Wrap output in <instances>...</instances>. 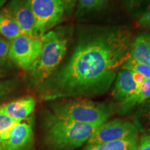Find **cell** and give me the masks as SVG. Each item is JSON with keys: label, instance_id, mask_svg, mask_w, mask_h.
<instances>
[{"label": "cell", "instance_id": "1", "mask_svg": "<svg viewBox=\"0 0 150 150\" xmlns=\"http://www.w3.org/2000/svg\"><path fill=\"white\" fill-rule=\"evenodd\" d=\"M133 42L132 33L124 27H85L69 59L36 89L38 96L48 102L104 95L130 58Z\"/></svg>", "mask_w": 150, "mask_h": 150}, {"label": "cell", "instance_id": "2", "mask_svg": "<svg viewBox=\"0 0 150 150\" xmlns=\"http://www.w3.org/2000/svg\"><path fill=\"white\" fill-rule=\"evenodd\" d=\"M99 125L62 119L45 110L42 117V142L45 150H74L86 143Z\"/></svg>", "mask_w": 150, "mask_h": 150}, {"label": "cell", "instance_id": "3", "mask_svg": "<svg viewBox=\"0 0 150 150\" xmlns=\"http://www.w3.org/2000/svg\"><path fill=\"white\" fill-rule=\"evenodd\" d=\"M40 38L42 51L28 70L29 87L36 89L55 72L67 48V36L62 31H49Z\"/></svg>", "mask_w": 150, "mask_h": 150}, {"label": "cell", "instance_id": "4", "mask_svg": "<svg viewBox=\"0 0 150 150\" xmlns=\"http://www.w3.org/2000/svg\"><path fill=\"white\" fill-rule=\"evenodd\" d=\"M49 110L57 117L67 120L101 125L112 115L115 107L107 103L74 98L54 100L50 105Z\"/></svg>", "mask_w": 150, "mask_h": 150}, {"label": "cell", "instance_id": "5", "mask_svg": "<svg viewBox=\"0 0 150 150\" xmlns=\"http://www.w3.org/2000/svg\"><path fill=\"white\" fill-rule=\"evenodd\" d=\"M42 47L40 36L22 34L11 42L8 58L16 66L28 71L40 56Z\"/></svg>", "mask_w": 150, "mask_h": 150}, {"label": "cell", "instance_id": "6", "mask_svg": "<svg viewBox=\"0 0 150 150\" xmlns=\"http://www.w3.org/2000/svg\"><path fill=\"white\" fill-rule=\"evenodd\" d=\"M138 133L139 131L134 122L116 118L99 125L86 144L93 145L137 138Z\"/></svg>", "mask_w": 150, "mask_h": 150}, {"label": "cell", "instance_id": "7", "mask_svg": "<svg viewBox=\"0 0 150 150\" xmlns=\"http://www.w3.org/2000/svg\"><path fill=\"white\" fill-rule=\"evenodd\" d=\"M31 3L37 36H40L61 22L64 16L61 0H31Z\"/></svg>", "mask_w": 150, "mask_h": 150}, {"label": "cell", "instance_id": "8", "mask_svg": "<svg viewBox=\"0 0 150 150\" xmlns=\"http://www.w3.org/2000/svg\"><path fill=\"white\" fill-rule=\"evenodd\" d=\"M0 150H35L31 118L21 121L0 134Z\"/></svg>", "mask_w": 150, "mask_h": 150}, {"label": "cell", "instance_id": "9", "mask_svg": "<svg viewBox=\"0 0 150 150\" xmlns=\"http://www.w3.org/2000/svg\"><path fill=\"white\" fill-rule=\"evenodd\" d=\"M1 11L12 17L20 26L22 33L28 36L35 34V20L31 0H10Z\"/></svg>", "mask_w": 150, "mask_h": 150}, {"label": "cell", "instance_id": "10", "mask_svg": "<svg viewBox=\"0 0 150 150\" xmlns=\"http://www.w3.org/2000/svg\"><path fill=\"white\" fill-rule=\"evenodd\" d=\"M35 99L27 96L0 105V113L22 121L27 119L35 109Z\"/></svg>", "mask_w": 150, "mask_h": 150}, {"label": "cell", "instance_id": "11", "mask_svg": "<svg viewBox=\"0 0 150 150\" xmlns=\"http://www.w3.org/2000/svg\"><path fill=\"white\" fill-rule=\"evenodd\" d=\"M150 98V78L140 84L137 91L130 96L118 102L115 111L120 115H126L132 112L147 99Z\"/></svg>", "mask_w": 150, "mask_h": 150}, {"label": "cell", "instance_id": "12", "mask_svg": "<svg viewBox=\"0 0 150 150\" xmlns=\"http://www.w3.org/2000/svg\"><path fill=\"white\" fill-rule=\"evenodd\" d=\"M139 85L135 81L131 71L122 70L117 72L112 96L117 102L130 96L137 91Z\"/></svg>", "mask_w": 150, "mask_h": 150}, {"label": "cell", "instance_id": "13", "mask_svg": "<svg viewBox=\"0 0 150 150\" xmlns=\"http://www.w3.org/2000/svg\"><path fill=\"white\" fill-rule=\"evenodd\" d=\"M150 34H142L138 36L132 43L129 59L141 64L150 66V56L148 44Z\"/></svg>", "mask_w": 150, "mask_h": 150}, {"label": "cell", "instance_id": "14", "mask_svg": "<svg viewBox=\"0 0 150 150\" xmlns=\"http://www.w3.org/2000/svg\"><path fill=\"white\" fill-rule=\"evenodd\" d=\"M132 119L139 132L143 135L150 134V98L133 111Z\"/></svg>", "mask_w": 150, "mask_h": 150}, {"label": "cell", "instance_id": "15", "mask_svg": "<svg viewBox=\"0 0 150 150\" xmlns=\"http://www.w3.org/2000/svg\"><path fill=\"white\" fill-rule=\"evenodd\" d=\"M138 143L139 140L137 137L115 142L86 145L81 150H136Z\"/></svg>", "mask_w": 150, "mask_h": 150}, {"label": "cell", "instance_id": "16", "mask_svg": "<svg viewBox=\"0 0 150 150\" xmlns=\"http://www.w3.org/2000/svg\"><path fill=\"white\" fill-rule=\"evenodd\" d=\"M0 35L10 42L22 35L18 22L1 11L0 12Z\"/></svg>", "mask_w": 150, "mask_h": 150}, {"label": "cell", "instance_id": "17", "mask_svg": "<svg viewBox=\"0 0 150 150\" xmlns=\"http://www.w3.org/2000/svg\"><path fill=\"white\" fill-rule=\"evenodd\" d=\"M110 0H78L76 15L82 16L104 8Z\"/></svg>", "mask_w": 150, "mask_h": 150}, {"label": "cell", "instance_id": "18", "mask_svg": "<svg viewBox=\"0 0 150 150\" xmlns=\"http://www.w3.org/2000/svg\"><path fill=\"white\" fill-rule=\"evenodd\" d=\"M121 69L138 73V74L142 75L145 79L150 78V66L138 63L130 59H129L124 63Z\"/></svg>", "mask_w": 150, "mask_h": 150}, {"label": "cell", "instance_id": "19", "mask_svg": "<svg viewBox=\"0 0 150 150\" xmlns=\"http://www.w3.org/2000/svg\"><path fill=\"white\" fill-rule=\"evenodd\" d=\"M17 87L16 79L0 80V102L8 97Z\"/></svg>", "mask_w": 150, "mask_h": 150}, {"label": "cell", "instance_id": "20", "mask_svg": "<svg viewBox=\"0 0 150 150\" xmlns=\"http://www.w3.org/2000/svg\"><path fill=\"white\" fill-rule=\"evenodd\" d=\"M21 121L9 117L8 115L0 113V134L4 131L12 128L16 124L20 122Z\"/></svg>", "mask_w": 150, "mask_h": 150}, {"label": "cell", "instance_id": "21", "mask_svg": "<svg viewBox=\"0 0 150 150\" xmlns=\"http://www.w3.org/2000/svg\"><path fill=\"white\" fill-rule=\"evenodd\" d=\"M147 0H122V1L129 11L133 13L138 12L143 6Z\"/></svg>", "mask_w": 150, "mask_h": 150}, {"label": "cell", "instance_id": "22", "mask_svg": "<svg viewBox=\"0 0 150 150\" xmlns=\"http://www.w3.org/2000/svg\"><path fill=\"white\" fill-rule=\"evenodd\" d=\"M11 42L0 37V61H4L8 57Z\"/></svg>", "mask_w": 150, "mask_h": 150}, {"label": "cell", "instance_id": "23", "mask_svg": "<svg viewBox=\"0 0 150 150\" xmlns=\"http://www.w3.org/2000/svg\"><path fill=\"white\" fill-rule=\"evenodd\" d=\"M61 1L63 4L64 14L67 16H72L77 5L78 0H61Z\"/></svg>", "mask_w": 150, "mask_h": 150}, {"label": "cell", "instance_id": "24", "mask_svg": "<svg viewBox=\"0 0 150 150\" xmlns=\"http://www.w3.org/2000/svg\"><path fill=\"white\" fill-rule=\"evenodd\" d=\"M137 25L142 29H150V8L145 11L138 18Z\"/></svg>", "mask_w": 150, "mask_h": 150}, {"label": "cell", "instance_id": "25", "mask_svg": "<svg viewBox=\"0 0 150 150\" xmlns=\"http://www.w3.org/2000/svg\"><path fill=\"white\" fill-rule=\"evenodd\" d=\"M13 72V65L7 61H0V79L8 76Z\"/></svg>", "mask_w": 150, "mask_h": 150}, {"label": "cell", "instance_id": "26", "mask_svg": "<svg viewBox=\"0 0 150 150\" xmlns=\"http://www.w3.org/2000/svg\"><path fill=\"white\" fill-rule=\"evenodd\" d=\"M136 150H150V141L143 135L140 138V142Z\"/></svg>", "mask_w": 150, "mask_h": 150}, {"label": "cell", "instance_id": "27", "mask_svg": "<svg viewBox=\"0 0 150 150\" xmlns=\"http://www.w3.org/2000/svg\"><path fill=\"white\" fill-rule=\"evenodd\" d=\"M133 75H134V79L135 81H136L139 86L140 85V84H142V83H143V82L145 81L146 79H145L143 76H142V75L138 74V73L133 72Z\"/></svg>", "mask_w": 150, "mask_h": 150}, {"label": "cell", "instance_id": "28", "mask_svg": "<svg viewBox=\"0 0 150 150\" xmlns=\"http://www.w3.org/2000/svg\"><path fill=\"white\" fill-rule=\"evenodd\" d=\"M8 0H0V8H3L5 4L8 1Z\"/></svg>", "mask_w": 150, "mask_h": 150}, {"label": "cell", "instance_id": "29", "mask_svg": "<svg viewBox=\"0 0 150 150\" xmlns=\"http://www.w3.org/2000/svg\"><path fill=\"white\" fill-rule=\"evenodd\" d=\"M145 136H146V138H147V139L150 141V134L149 135H145Z\"/></svg>", "mask_w": 150, "mask_h": 150}, {"label": "cell", "instance_id": "30", "mask_svg": "<svg viewBox=\"0 0 150 150\" xmlns=\"http://www.w3.org/2000/svg\"><path fill=\"white\" fill-rule=\"evenodd\" d=\"M148 47H149V56H150V40L149 41V44H148Z\"/></svg>", "mask_w": 150, "mask_h": 150}]
</instances>
